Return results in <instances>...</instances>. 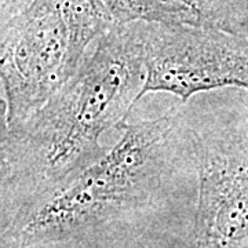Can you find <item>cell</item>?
Segmentation results:
<instances>
[{
  "instance_id": "8992f818",
  "label": "cell",
  "mask_w": 248,
  "mask_h": 248,
  "mask_svg": "<svg viewBox=\"0 0 248 248\" xmlns=\"http://www.w3.org/2000/svg\"><path fill=\"white\" fill-rule=\"evenodd\" d=\"M116 25L148 22L178 27L218 25L208 0H102Z\"/></svg>"
},
{
  "instance_id": "277c9868",
  "label": "cell",
  "mask_w": 248,
  "mask_h": 248,
  "mask_svg": "<svg viewBox=\"0 0 248 248\" xmlns=\"http://www.w3.org/2000/svg\"><path fill=\"white\" fill-rule=\"evenodd\" d=\"M145 84L186 102L196 94L236 87L248 90V36L219 25L178 27L141 22Z\"/></svg>"
},
{
  "instance_id": "3957f363",
  "label": "cell",
  "mask_w": 248,
  "mask_h": 248,
  "mask_svg": "<svg viewBox=\"0 0 248 248\" xmlns=\"http://www.w3.org/2000/svg\"><path fill=\"white\" fill-rule=\"evenodd\" d=\"M115 25L102 0H33L3 24V128L18 127L35 115Z\"/></svg>"
},
{
  "instance_id": "52a82bcc",
  "label": "cell",
  "mask_w": 248,
  "mask_h": 248,
  "mask_svg": "<svg viewBox=\"0 0 248 248\" xmlns=\"http://www.w3.org/2000/svg\"><path fill=\"white\" fill-rule=\"evenodd\" d=\"M33 0H0V25L9 22L27 9Z\"/></svg>"
},
{
  "instance_id": "6da1fadb",
  "label": "cell",
  "mask_w": 248,
  "mask_h": 248,
  "mask_svg": "<svg viewBox=\"0 0 248 248\" xmlns=\"http://www.w3.org/2000/svg\"><path fill=\"white\" fill-rule=\"evenodd\" d=\"M141 22L115 25L78 72L27 122L1 128V211L42 195L99 160L102 135L141 99Z\"/></svg>"
},
{
  "instance_id": "7a4b0ae2",
  "label": "cell",
  "mask_w": 248,
  "mask_h": 248,
  "mask_svg": "<svg viewBox=\"0 0 248 248\" xmlns=\"http://www.w3.org/2000/svg\"><path fill=\"white\" fill-rule=\"evenodd\" d=\"M120 138L89 167L42 195L1 211V248H35L84 236L148 207L174 164L181 117L124 122Z\"/></svg>"
},
{
  "instance_id": "5b68a950",
  "label": "cell",
  "mask_w": 248,
  "mask_h": 248,
  "mask_svg": "<svg viewBox=\"0 0 248 248\" xmlns=\"http://www.w3.org/2000/svg\"><path fill=\"white\" fill-rule=\"evenodd\" d=\"M199 177L195 248H237L248 240V138L192 133Z\"/></svg>"
}]
</instances>
